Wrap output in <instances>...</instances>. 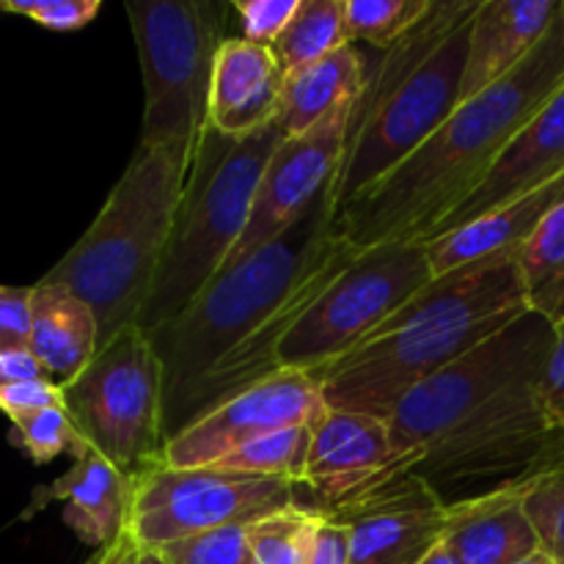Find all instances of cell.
<instances>
[{
	"label": "cell",
	"instance_id": "6da1fadb",
	"mask_svg": "<svg viewBox=\"0 0 564 564\" xmlns=\"http://www.w3.org/2000/svg\"><path fill=\"white\" fill-rule=\"evenodd\" d=\"M554 323L523 312L507 328L433 375L391 411L389 424L416 477L446 490L466 482H512L564 449L551 424L543 378Z\"/></svg>",
	"mask_w": 564,
	"mask_h": 564
},
{
	"label": "cell",
	"instance_id": "7a4b0ae2",
	"mask_svg": "<svg viewBox=\"0 0 564 564\" xmlns=\"http://www.w3.org/2000/svg\"><path fill=\"white\" fill-rule=\"evenodd\" d=\"M564 86V17L512 75L455 113L372 191L336 218V231L356 251L427 242L435 226L455 213L479 185L512 138Z\"/></svg>",
	"mask_w": 564,
	"mask_h": 564
},
{
	"label": "cell",
	"instance_id": "3957f363",
	"mask_svg": "<svg viewBox=\"0 0 564 564\" xmlns=\"http://www.w3.org/2000/svg\"><path fill=\"white\" fill-rule=\"evenodd\" d=\"M529 312L518 257L435 275L361 347L312 372L334 411H391L416 386Z\"/></svg>",
	"mask_w": 564,
	"mask_h": 564
},
{
	"label": "cell",
	"instance_id": "277c9868",
	"mask_svg": "<svg viewBox=\"0 0 564 564\" xmlns=\"http://www.w3.org/2000/svg\"><path fill=\"white\" fill-rule=\"evenodd\" d=\"M479 6L482 0H433L427 14L367 66V86L352 108L345 158L330 187L334 218L455 113Z\"/></svg>",
	"mask_w": 564,
	"mask_h": 564
},
{
	"label": "cell",
	"instance_id": "5b68a950",
	"mask_svg": "<svg viewBox=\"0 0 564 564\" xmlns=\"http://www.w3.org/2000/svg\"><path fill=\"white\" fill-rule=\"evenodd\" d=\"M191 163L193 154L176 147L138 143L86 235L39 279L88 303L99 347L141 323Z\"/></svg>",
	"mask_w": 564,
	"mask_h": 564
},
{
	"label": "cell",
	"instance_id": "8992f818",
	"mask_svg": "<svg viewBox=\"0 0 564 564\" xmlns=\"http://www.w3.org/2000/svg\"><path fill=\"white\" fill-rule=\"evenodd\" d=\"M339 242L330 193H325L279 240L220 270L185 312L149 330L163 364L165 441L196 386L262 328Z\"/></svg>",
	"mask_w": 564,
	"mask_h": 564
},
{
	"label": "cell",
	"instance_id": "52a82bcc",
	"mask_svg": "<svg viewBox=\"0 0 564 564\" xmlns=\"http://www.w3.org/2000/svg\"><path fill=\"white\" fill-rule=\"evenodd\" d=\"M281 138L279 121L248 138H226L207 127L187 171L158 281L138 323L147 334L185 312L229 262Z\"/></svg>",
	"mask_w": 564,
	"mask_h": 564
},
{
	"label": "cell",
	"instance_id": "ba28073f",
	"mask_svg": "<svg viewBox=\"0 0 564 564\" xmlns=\"http://www.w3.org/2000/svg\"><path fill=\"white\" fill-rule=\"evenodd\" d=\"M143 75L147 147L196 154L209 127V88L224 44V6L213 0L127 3Z\"/></svg>",
	"mask_w": 564,
	"mask_h": 564
},
{
	"label": "cell",
	"instance_id": "9c48e42d",
	"mask_svg": "<svg viewBox=\"0 0 564 564\" xmlns=\"http://www.w3.org/2000/svg\"><path fill=\"white\" fill-rule=\"evenodd\" d=\"M61 391L88 449L130 477L160 466L165 449L163 364L141 325L99 347L91 364Z\"/></svg>",
	"mask_w": 564,
	"mask_h": 564
},
{
	"label": "cell",
	"instance_id": "30bf717a",
	"mask_svg": "<svg viewBox=\"0 0 564 564\" xmlns=\"http://www.w3.org/2000/svg\"><path fill=\"white\" fill-rule=\"evenodd\" d=\"M301 485L220 468L154 466L138 474L127 532L147 551L226 527H251L290 510Z\"/></svg>",
	"mask_w": 564,
	"mask_h": 564
},
{
	"label": "cell",
	"instance_id": "8fae6325",
	"mask_svg": "<svg viewBox=\"0 0 564 564\" xmlns=\"http://www.w3.org/2000/svg\"><path fill=\"white\" fill-rule=\"evenodd\" d=\"M325 408L323 391L312 375L281 369L182 427L165 441L160 463L171 468L215 466L262 435L312 424Z\"/></svg>",
	"mask_w": 564,
	"mask_h": 564
},
{
	"label": "cell",
	"instance_id": "7c38bea8",
	"mask_svg": "<svg viewBox=\"0 0 564 564\" xmlns=\"http://www.w3.org/2000/svg\"><path fill=\"white\" fill-rule=\"evenodd\" d=\"M356 102L336 108L328 119L303 135L281 138L279 149L259 180L246 231L224 268H231L240 259L257 253L259 248L279 240L308 213V207L319 196L330 193L341 158H345L347 127H350Z\"/></svg>",
	"mask_w": 564,
	"mask_h": 564
},
{
	"label": "cell",
	"instance_id": "4fadbf2b",
	"mask_svg": "<svg viewBox=\"0 0 564 564\" xmlns=\"http://www.w3.org/2000/svg\"><path fill=\"white\" fill-rule=\"evenodd\" d=\"M413 471L416 460L397 449L389 419L325 408L312 422L303 488L314 510L330 512Z\"/></svg>",
	"mask_w": 564,
	"mask_h": 564
},
{
	"label": "cell",
	"instance_id": "5bb4252c",
	"mask_svg": "<svg viewBox=\"0 0 564 564\" xmlns=\"http://www.w3.org/2000/svg\"><path fill=\"white\" fill-rule=\"evenodd\" d=\"M446 510L427 479L405 474L323 516L350 532V564H419L444 543Z\"/></svg>",
	"mask_w": 564,
	"mask_h": 564
},
{
	"label": "cell",
	"instance_id": "9a60e30c",
	"mask_svg": "<svg viewBox=\"0 0 564 564\" xmlns=\"http://www.w3.org/2000/svg\"><path fill=\"white\" fill-rule=\"evenodd\" d=\"M564 174V86L549 102L543 105L538 116L512 138L482 185L460 204L452 215H446L430 240L444 237L460 226L474 224L482 215L538 191L545 182ZM427 240V242H430Z\"/></svg>",
	"mask_w": 564,
	"mask_h": 564
},
{
	"label": "cell",
	"instance_id": "2e32d148",
	"mask_svg": "<svg viewBox=\"0 0 564 564\" xmlns=\"http://www.w3.org/2000/svg\"><path fill=\"white\" fill-rule=\"evenodd\" d=\"M284 72L273 50L246 36L224 39L209 88V127L226 138H248L279 121Z\"/></svg>",
	"mask_w": 564,
	"mask_h": 564
},
{
	"label": "cell",
	"instance_id": "e0dca14e",
	"mask_svg": "<svg viewBox=\"0 0 564 564\" xmlns=\"http://www.w3.org/2000/svg\"><path fill=\"white\" fill-rule=\"evenodd\" d=\"M562 0H482L471 22L460 105L505 80L538 50Z\"/></svg>",
	"mask_w": 564,
	"mask_h": 564
},
{
	"label": "cell",
	"instance_id": "ac0fdd59",
	"mask_svg": "<svg viewBox=\"0 0 564 564\" xmlns=\"http://www.w3.org/2000/svg\"><path fill=\"white\" fill-rule=\"evenodd\" d=\"M444 545L455 564H518L543 551L516 479L452 499Z\"/></svg>",
	"mask_w": 564,
	"mask_h": 564
},
{
	"label": "cell",
	"instance_id": "d6986e66",
	"mask_svg": "<svg viewBox=\"0 0 564 564\" xmlns=\"http://www.w3.org/2000/svg\"><path fill=\"white\" fill-rule=\"evenodd\" d=\"M138 477L119 471L113 463L88 449L75 457V466L47 488L33 494L25 518L44 510L50 501H64V523L91 549L113 545L130 527L132 496Z\"/></svg>",
	"mask_w": 564,
	"mask_h": 564
},
{
	"label": "cell",
	"instance_id": "ffe728a7",
	"mask_svg": "<svg viewBox=\"0 0 564 564\" xmlns=\"http://www.w3.org/2000/svg\"><path fill=\"white\" fill-rule=\"evenodd\" d=\"M560 204H564V174L545 182L538 191L482 215L474 224L424 242L433 279L452 273V270L468 268V264L518 257L521 248L532 240L534 231L543 226V220Z\"/></svg>",
	"mask_w": 564,
	"mask_h": 564
},
{
	"label": "cell",
	"instance_id": "44dd1931",
	"mask_svg": "<svg viewBox=\"0 0 564 564\" xmlns=\"http://www.w3.org/2000/svg\"><path fill=\"white\" fill-rule=\"evenodd\" d=\"M99 350V325L86 301L64 286H31V352L58 386L75 380Z\"/></svg>",
	"mask_w": 564,
	"mask_h": 564
},
{
	"label": "cell",
	"instance_id": "7402d4cb",
	"mask_svg": "<svg viewBox=\"0 0 564 564\" xmlns=\"http://www.w3.org/2000/svg\"><path fill=\"white\" fill-rule=\"evenodd\" d=\"M367 86V64L352 44L328 58L284 77L279 127L284 138H295L328 119L336 108L356 102Z\"/></svg>",
	"mask_w": 564,
	"mask_h": 564
},
{
	"label": "cell",
	"instance_id": "603a6c76",
	"mask_svg": "<svg viewBox=\"0 0 564 564\" xmlns=\"http://www.w3.org/2000/svg\"><path fill=\"white\" fill-rule=\"evenodd\" d=\"M347 44H350V36H347L341 0H301L297 14L270 50L286 77L328 58L330 53Z\"/></svg>",
	"mask_w": 564,
	"mask_h": 564
},
{
	"label": "cell",
	"instance_id": "cb8c5ba5",
	"mask_svg": "<svg viewBox=\"0 0 564 564\" xmlns=\"http://www.w3.org/2000/svg\"><path fill=\"white\" fill-rule=\"evenodd\" d=\"M527 303L549 323L564 319V204L543 220L518 253Z\"/></svg>",
	"mask_w": 564,
	"mask_h": 564
},
{
	"label": "cell",
	"instance_id": "d4e9b609",
	"mask_svg": "<svg viewBox=\"0 0 564 564\" xmlns=\"http://www.w3.org/2000/svg\"><path fill=\"white\" fill-rule=\"evenodd\" d=\"M308 446H312V424H297V427H284L262 435V438L240 446V449L207 468L251 474V477L286 479V482H295L303 488Z\"/></svg>",
	"mask_w": 564,
	"mask_h": 564
},
{
	"label": "cell",
	"instance_id": "484cf974",
	"mask_svg": "<svg viewBox=\"0 0 564 564\" xmlns=\"http://www.w3.org/2000/svg\"><path fill=\"white\" fill-rule=\"evenodd\" d=\"M323 512L295 505L248 527L251 564H306Z\"/></svg>",
	"mask_w": 564,
	"mask_h": 564
},
{
	"label": "cell",
	"instance_id": "4316f807",
	"mask_svg": "<svg viewBox=\"0 0 564 564\" xmlns=\"http://www.w3.org/2000/svg\"><path fill=\"white\" fill-rule=\"evenodd\" d=\"M516 482L540 549L556 564H564V449Z\"/></svg>",
	"mask_w": 564,
	"mask_h": 564
},
{
	"label": "cell",
	"instance_id": "83f0119b",
	"mask_svg": "<svg viewBox=\"0 0 564 564\" xmlns=\"http://www.w3.org/2000/svg\"><path fill=\"white\" fill-rule=\"evenodd\" d=\"M350 44L367 42L380 53L400 42L430 11L433 0H341Z\"/></svg>",
	"mask_w": 564,
	"mask_h": 564
},
{
	"label": "cell",
	"instance_id": "f1b7e54d",
	"mask_svg": "<svg viewBox=\"0 0 564 564\" xmlns=\"http://www.w3.org/2000/svg\"><path fill=\"white\" fill-rule=\"evenodd\" d=\"M11 441L31 457L36 466L55 460L58 455L69 452L72 457L86 455L88 446L83 444L80 433L72 424L64 405L42 408V411L22 413L11 419Z\"/></svg>",
	"mask_w": 564,
	"mask_h": 564
},
{
	"label": "cell",
	"instance_id": "f546056e",
	"mask_svg": "<svg viewBox=\"0 0 564 564\" xmlns=\"http://www.w3.org/2000/svg\"><path fill=\"white\" fill-rule=\"evenodd\" d=\"M169 564H251L248 527H226L193 534L158 549Z\"/></svg>",
	"mask_w": 564,
	"mask_h": 564
},
{
	"label": "cell",
	"instance_id": "4dcf8cb0",
	"mask_svg": "<svg viewBox=\"0 0 564 564\" xmlns=\"http://www.w3.org/2000/svg\"><path fill=\"white\" fill-rule=\"evenodd\" d=\"M6 14L28 17L47 31H80L102 11L99 0H0Z\"/></svg>",
	"mask_w": 564,
	"mask_h": 564
},
{
	"label": "cell",
	"instance_id": "1f68e13d",
	"mask_svg": "<svg viewBox=\"0 0 564 564\" xmlns=\"http://www.w3.org/2000/svg\"><path fill=\"white\" fill-rule=\"evenodd\" d=\"M231 9L242 22V36L251 42L273 47L275 39L284 33L292 17L301 9V0H235Z\"/></svg>",
	"mask_w": 564,
	"mask_h": 564
},
{
	"label": "cell",
	"instance_id": "d6a6232c",
	"mask_svg": "<svg viewBox=\"0 0 564 564\" xmlns=\"http://www.w3.org/2000/svg\"><path fill=\"white\" fill-rule=\"evenodd\" d=\"M31 350V286H0V352Z\"/></svg>",
	"mask_w": 564,
	"mask_h": 564
},
{
	"label": "cell",
	"instance_id": "836d02e7",
	"mask_svg": "<svg viewBox=\"0 0 564 564\" xmlns=\"http://www.w3.org/2000/svg\"><path fill=\"white\" fill-rule=\"evenodd\" d=\"M55 405H64V391L53 380H25V383L0 386V411L9 419Z\"/></svg>",
	"mask_w": 564,
	"mask_h": 564
},
{
	"label": "cell",
	"instance_id": "e575fe53",
	"mask_svg": "<svg viewBox=\"0 0 564 564\" xmlns=\"http://www.w3.org/2000/svg\"><path fill=\"white\" fill-rule=\"evenodd\" d=\"M543 400L551 424L564 433V319L554 325V350L543 378Z\"/></svg>",
	"mask_w": 564,
	"mask_h": 564
},
{
	"label": "cell",
	"instance_id": "d590c367",
	"mask_svg": "<svg viewBox=\"0 0 564 564\" xmlns=\"http://www.w3.org/2000/svg\"><path fill=\"white\" fill-rule=\"evenodd\" d=\"M306 564H350V532L345 523L323 516Z\"/></svg>",
	"mask_w": 564,
	"mask_h": 564
},
{
	"label": "cell",
	"instance_id": "8d00e7d4",
	"mask_svg": "<svg viewBox=\"0 0 564 564\" xmlns=\"http://www.w3.org/2000/svg\"><path fill=\"white\" fill-rule=\"evenodd\" d=\"M25 380H50V375L31 350L0 352V386L25 383Z\"/></svg>",
	"mask_w": 564,
	"mask_h": 564
},
{
	"label": "cell",
	"instance_id": "74e56055",
	"mask_svg": "<svg viewBox=\"0 0 564 564\" xmlns=\"http://www.w3.org/2000/svg\"><path fill=\"white\" fill-rule=\"evenodd\" d=\"M138 560H141V545L130 532H124L113 545L102 549V564H138Z\"/></svg>",
	"mask_w": 564,
	"mask_h": 564
},
{
	"label": "cell",
	"instance_id": "f35d334b",
	"mask_svg": "<svg viewBox=\"0 0 564 564\" xmlns=\"http://www.w3.org/2000/svg\"><path fill=\"white\" fill-rule=\"evenodd\" d=\"M419 564H455V560H452V554L446 551V545L441 543V545H435V549L430 551V554L424 556V560Z\"/></svg>",
	"mask_w": 564,
	"mask_h": 564
},
{
	"label": "cell",
	"instance_id": "ab89813d",
	"mask_svg": "<svg viewBox=\"0 0 564 564\" xmlns=\"http://www.w3.org/2000/svg\"><path fill=\"white\" fill-rule=\"evenodd\" d=\"M138 564H169V562H165L158 551L141 549V560H138Z\"/></svg>",
	"mask_w": 564,
	"mask_h": 564
},
{
	"label": "cell",
	"instance_id": "60d3db41",
	"mask_svg": "<svg viewBox=\"0 0 564 564\" xmlns=\"http://www.w3.org/2000/svg\"><path fill=\"white\" fill-rule=\"evenodd\" d=\"M518 564H556V562L551 560V556L545 554V551H538V554L529 556V560H523V562H518Z\"/></svg>",
	"mask_w": 564,
	"mask_h": 564
},
{
	"label": "cell",
	"instance_id": "b9f144b4",
	"mask_svg": "<svg viewBox=\"0 0 564 564\" xmlns=\"http://www.w3.org/2000/svg\"><path fill=\"white\" fill-rule=\"evenodd\" d=\"M83 564H102V551H94V556H88Z\"/></svg>",
	"mask_w": 564,
	"mask_h": 564
}]
</instances>
